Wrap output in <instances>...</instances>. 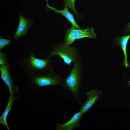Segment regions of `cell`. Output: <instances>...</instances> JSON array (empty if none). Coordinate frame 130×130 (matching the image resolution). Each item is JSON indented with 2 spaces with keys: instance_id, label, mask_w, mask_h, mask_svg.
<instances>
[{
  "instance_id": "1",
  "label": "cell",
  "mask_w": 130,
  "mask_h": 130,
  "mask_svg": "<svg viewBox=\"0 0 130 130\" xmlns=\"http://www.w3.org/2000/svg\"><path fill=\"white\" fill-rule=\"evenodd\" d=\"M54 61L49 58L41 59L36 57L31 50L28 55L21 58L18 65L24 70L28 78L41 75L53 70Z\"/></svg>"
},
{
  "instance_id": "2",
  "label": "cell",
  "mask_w": 130,
  "mask_h": 130,
  "mask_svg": "<svg viewBox=\"0 0 130 130\" xmlns=\"http://www.w3.org/2000/svg\"><path fill=\"white\" fill-rule=\"evenodd\" d=\"M74 63L73 66L69 75L63 79L62 85L81 104L79 98V91L81 82V66L79 59Z\"/></svg>"
},
{
  "instance_id": "3",
  "label": "cell",
  "mask_w": 130,
  "mask_h": 130,
  "mask_svg": "<svg viewBox=\"0 0 130 130\" xmlns=\"http://www.w3.org/2000/svg\"><path fill=\"white\" fill-rule=\"evenodd\" d=\"M63 79L52 70L44 74L28 78L27 83L30 87L38 91L45 86L62 85Z\"/></svg>"
},
{
  "instance_id": "4",
  "label": "cell",
  "mask_w": 130,
  "mask_h": 130,
  "mask_svg": "<svg viewBox=\"0 0 130 130\" xmlns=\"http://www.w3.org/2000/svg\"><path fill=\"white\" fill-rule=\"evenodd\" d=\"M57 55L59 56L64 63L69 66L80 57L79 51L76 48L64 43L54 44L52 50L47 53V58H49Z\"/></svg>"
},
{
  "instance_id": "5",
  "label": "cell",
  "mask_w": 130,
  "mask_h": 130,
  "mask_svg": "<svg viewBox=\"0 0 130 130\" xmlns=\"http://www.w3.org/2000/svg\"><path fill=\"white\" fill-rule=\"evenodd\" d=\"M0 78L8 87L10 95L17 96L16 93L19 91V87L13 82V79L10 72L9 64L4 65H0Z\"/></svg>"
},
{
  "instance_id": "6",
  "label": "cell",
  "mask_w": 130,
  "mask_h": 130,
  "mask_svg": "<svg viewBox=\"0 0 130 130\" xmlns=\"http://www.w3.org/2000/svg\"><path fill=\"white\" fill-rule=\"evenodd\" d=\"M102 93V91H98L96 88L86 92V100L82 104L80 111L83 114L89 111L99 100Z\"/></svg>"
},
{
  "instance_id": "7",
  "label": "cell",
  "mask_w": 130,
  "mask_h": 130,
  "mask_svg": "<svg viewBox=\"0 0 130 130\" xmlns=\"http://www.w3.org/2000/svg\"><path fill=\"white\" fill-rule=\"evenodd\" d=\"M33 23L32 19L25 18L22 13H20L18 27L13 37L17 40L20 38L25 36L28 31V29L31 26Z\"/></svg>"
},
{
  "instance_id": "8",
  "label": "cell",
  "mask_w": 130,
  "mask_h": 130,
  "mask_svg": "<svg viewBox=\"0 0 130 130\" xmlns=\"http://www.w3.org/2000/svg\"><path fill=\"white\" fill-rule=\"evenodd\" d=\"M83 114L80 111L73 115L70 120L63 124L59 123L55 125L57 130H73L79 125Z\"/></svg>"
},
{
  "instance_id": "9",
  "label": "cell",
  "mask_w": 130,
  "mask_h": 130,
  "mask_svg": "<svg viewBox=\"0 0 130 130\" xmlns=\"http://www.w3.org/2000/svg\"><path fill=\"white\" fill-rule=\"evenodd\" d=\"M46 1L47 2L46 6L49 11H53L57 14H61L71 23L72 26L77 29L80 28V27L75 21L73 14L69 11L68 7L65 6L63 9L59 10L54 7L50 6L47 0H46Z\"/></svg>"
},
{
  "instance_id": "10",
  "label": "cell",
  "mask_w": 130,
  "mask_h": 130,
  "mask_svg": "<svg viewBox=\"0 0 130 130\" xmlns=\"http://www.w3.org/2000/svg\"><path fill=\"white\" fill-rule=\"evenodd\" d=\"M130 38V34L127 35H125L122 37L118 36L114 40V42L115 45L120 46L123 51L124 56L123 64L126 67L129 66L127 61L128 57L126 50L128 43Z\"/></svg>"
},
{
  "instance_id": "11",
  "label": "cell",
  "mask_w": 130,
  "mask_h": 130,
  "mask_svg": "<svg viewBox=\"0 0 130 130\" xmlns=\"http://www.w3.org/2000/svg\"><path fill=\"white\" fill-rule=\"evenodd\" d=\"M20 98V97L17 96L14 97L10 95L8 98L7 106L0 117V123L3 124L7 130H10L9 127L7 122L8 116L10 111L12 109V107L15 100Z\"/></svg>"
},
{
  "instance_id": "12",
  "label": "cell",
  "mask_w": 130,
  "mask_h": 130,
  "mask_svg": "<svg viewBox=\"0 0 130 130\" xmlns=\"http://www.w3.org/2000/svg\"><path fill=\"white\" fill-rule=\"evenodd\" d=\"M75 33L77 39H79L87 37L92 39L96 38L97 34L94 32L93 28L88 27L86 29H75Z\"/></svg>"
},
{
  "instance_id": "13",
  "label": "cell",
  "mask_w": 130,
  "mask_h": 130,
  "mask_svg": "<svg viewBox=\"0 0 130 130\" xmlns=\"http://www.w3.org/2000/svg\"><path fill=\"white\" fill-rule=\"evenodd\" d=\"M75 28L72 26L67 30L64 38V43L70 45L77 39Z\"/></svg>"
},
{
  "instance_id": "14",
  "label": "cell",
  "mask_w": 130,
  "mask_h": 130,
  "mask_svg": "<svg viewBox=\"0 0 130 130\" xmlns=\"http://www.w3.org/2000/svg\"><path fill=\"white\" fill-rule=\"evenodd\" d=\"M75 0H65L64 5L65 6L71 9L75 14L77 20L82 18L83 16L79 13L76 10L75 6Z\"/></svg>"
},
{
  "instance_id": "15",
  "label": "cell",
  "mask_w": 130,
  "mask_h": 130,
  "mask_svg": "<svg viewBox=\"0 0 130 130\" xmlns=\"http://www.w3.org/2000/svg\"><path fill=\"white\" fill-rule=\"evenodd\" d=\"M9 63L7 54L0 51V65H4Z\"/></svg>"
},
{
  "instance_id": "16",
  "label": "cell",
  "mask_w": 130,
  "mask_h": 130,
  "mask_svg": "<svg viewBox=\"0 0 130 130\" xmlns=\"http://www.w3.org/2000/svg\"><path fill=\"white\" fill-rule=\"evenodd\" d=\"M13 40L12 39H4L0 36V49L3 48L5 47L9 46Z\"/></svg>"
},
{
  "instance_id": "17",
  "label": "cell",
  "mask_w": 130,
  "mask_h": 130,
  "mask_svg": "<svg viewBox=\"0 0 130 130\" xmlns=\"http://www.w3.org/2000/svg\"><path fill=\"white\" fill-rule=\"evenodd\" d=\"M124 32L125 34H130V22L126 26L124 29Z\"/></svg>"
}]
</instances>
